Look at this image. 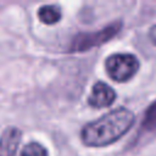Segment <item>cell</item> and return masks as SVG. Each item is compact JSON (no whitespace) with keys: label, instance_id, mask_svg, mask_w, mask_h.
Wrapping results in <instances>:
<instances>
[{"label":"cell","instance_id":"1","mask_svg":"<svg viewBox=\"0 0 156 156\" xmlns=\"http://www.w3.org/2000/svg\"><path fill=\"white\" fill-rule=\"evenodd\" d=\"M135 122L134 113L126 108L118 107L85 124L82 128L80 138L84 145L89 147H102L119 140L129 132Z\"/></svg>","mask_w":156,"mask_h":156},{"label":"cell","instance_id":"2","mask_svg":"<svg viewBox=\"0 0 156 156\" xmlns=\"http://www.w3.org/2000/svg\"><path fill=\"white\" fill-rule=\"evenodd\" d=\"M139 67L140 62L133 54H113L105 61L107 76L117 83H124L132 79L139 71Z\"/></svg>","mask_w":156,"mask_h":156},{"label":"cell","instance_id":"3","mask_svg":"<svg viewBox=\"0 0 156 156\" xmlns=\"http://www.w3.org/2000/svg\"><path fill=\"white\" fill-rule=\"evenodd\" d=\"M121 27H122V22L117 21V22H113V23L106 26L101 30H98L94 33H91V32L90 33H80L77 37H74V39L72 40V43L69 45V51L71 52L87 51L91 48L105 44L111 38L117 35Z\"/></svg>","mask_w":156,"mask_h":156},{"label":"cell","instance_id":"4","mask_svg":"<svg viewBox=\"0 0 156 156\" xmlns=\"http://www.w3.org/2000/svg\"><path fill=\"white\" fill-rule=\"evenodd\" d=\"M116 100V91L104 82H96L88 98V104L94 108H104L111 106Z\"/></svg>","mask_w":156,"mask_h":156},{"label":"cell","instance_id":"5","mask_svg":"<svg viewBox=\"0 0 156 156\" xmlns=\"http://www.w3.org/2000/svg\"><path fill=\"white\" fill-rule=\"evenodd\" d=\"M22 139V130L17 127H7L0 135V156H15Z\"/></svg>","mask_w":156,"mask_h":156},{"label":"cell","instance_id":"6","mask_svg":"<svg viewBox=\"0 0 156 156\" xmlns=\"http://www.w3.org/2000/svg\"><path fill=\"white\" fill-rule=\"evenodd\" d=\"M62 12L57 5H44L38 10V18L44 24H55L61 20Z\"/></svg>","mask_w":156,"mask_h":156},{"label":"cell","instance_id":"7","mask_svg":"<svg viewBox=\"0 0 156 156\" xmlns=\"http://www.w3.org/2000/svg\"><path fill=\"white\" fill-rule=\"evenodd\" d=\"M21 156H49L48 150L39 143H28L21 151Z\"/></svg>","mask_w":156,"mask_h":156},{"label":"cell","instance_id":"8","mask_svg":"<svg viewBox=\"0 0 156 156\" xmlns=\"http://www.w3.org/2000/svg\"><path fill=\"white\" fill-rule=\"evenodd\" d=\"M149 37H150V40L152 41V44L156 46V24L150 28V30H149Z\"/></svg>","mask_w":156,"mask_h":156}]
</instances>
